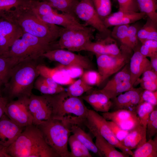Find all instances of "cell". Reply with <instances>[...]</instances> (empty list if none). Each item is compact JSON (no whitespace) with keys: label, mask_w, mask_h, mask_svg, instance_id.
<instances>
[{"label":"cell","mask_w":157,"mask_h":157,"mask_svg":"<svg viewBox=\"0 0 157 157\" xmlns=\"http://www.w3.org/2000/svg\"></svg>","instance_id":"obj_54"},{"label":"cell","mask_w":157,"mask_h":157,"mask_svg":"<svg viewBox=\"0 0 157 157\" xmlns=\"http://www.w3.org/2000/svg\"><path fill=\"white\" fill-rule=\"evenodd\" d=\"M141 28L140 25L135 24L129 25L127 31V39L129 46L134 51L139 49L140 42L138 36V32Z\"/></svg>","instance_id":"obj_36"},{"label":"cell","mask_w":157,"mask_h":157,"mask_svg":"<svg viewBox=\"0 0 157 157\" xmlns=\"http://www.w3.org/2000/svg\"><path fill=\"white\" fill-rule=\"evenodd\" d=\"M42 81L49 87L58 90L61 92L65 91L61 85L58 83L51 78L39 75Z\"/></svg>","instance_id":"obj_49"},{"label":"cell","mask_w":157,"mask_h":157,"mask_svg":"<svg viewBox=\"0 0 157 157\" xmlns=\"http://www.w3.org/2000/svg\"><path fill=\"white\" fill-rule=\"evenodd\" d=\"M37 68L40 75L50 78L61 85H70L75 81L66 73L62 65L51 68L40 63Z\"/></svg>","instance_id":"obj_22"},{"label":"cell","mask_w":157,"mask_h":157,"mask_svg":"<svg viewBox=\"0 0 157 157\" xmlns=\"http://www.w3.org/2000/svg\"><path fill=\"white\" fill-rule=\"evenodd\" d=\"M142 75L141 78L138 79L136 82L138 81L139 83L141 81H157V72L153 69L146 71Z\"/></svg>","instance_id":"obj_48"},{"label":"cell","mask_w":157,"mask_h":157,"mask_svg":"<svg viewBox=\"0 0 157 157\" xmlns=\"http://www.w3.org/2000/svg\"><path fill=\"white\" fill-rule=\"evenodd\" d=\"M119 10L138 12V7L136 0H117Z\"/></svg>","instance_id":"obj_43"},{"label":"cell","mask_w":157,"mask_h":157,"mask_svg":"<svg viewBox=\"0 0 157 157\" xmlns=\"http://www.w3.org/2000/svg\"><path fill=\"white\" fill-rule=\"evenodd\" d=\"M81 78L87 84L92 87L98 86L103 82L101 76L99 72L92 70L84 72Z\"/></svg>","instance_id":"obj_40"},{"label":"cell","mask_w":157,"mask_h":157,"mask_svg":"<svg viewBox=\"0 0 157 157\" xmlns=\"http://www.w3.org/2000/svg\"><path fill=\"white\" fill-rule=\"evenodd\" d=\"M28 107L33 117V124L36 126L43 121L61 118L49 94L37 95L32 93L29 98Z\"/></svg>","instance_id":"obj_9"},{"label":"cell","mask_w":157,"mask_h":157,"mask_svg":"<svg viewBox=\"0 0 157 157\" xmlns=\"http://www.w3.org/2000/svg\"><path fill=\"white\" fill-rule=\"evenodd\" d=\"M8 102L7 99L0 94V119L4 114L5 108Z\"/></svg>","instance_id":"obj_51"},{"label":"cell","mask_w":157,"mask_h":157,"mask_svg":"<svg viewBox=\"0 0 157 157\" xmlns=\"http://www.w3.org/2000/svg\"><path fill=\"white\" fill-rule=\"evenodd\" d=\"M21 0H0V17L4 13L15 8Z\"/></svg>","instance_id":"obj_47"},{"label":"cell","mask_w":157,"mask_h":157,"mask_svg":"<svg viewBox=\"0 0 157 157\" xmlns=\"http://www.w3.org/2000/svg\"><path fill=\"white\" fill-rule=\"evenodd\" d=\"M81 97L68 95L65 91L61 93V107L64 118L72 125H83L88 108Z\"/></svg>","instance_id":"obj_10"},{"label":"cell","mask_w":157,"mask_h":157,"mask_svg":"<svg viewBox=\"0 0 157 157\" xmlns=\"http://www.w3.org/2000/svg\"><path fill=\"white\" fill-rule=\"evenodd\" d=\"M129 63L131 81L133 85L144 72L153 69L150 61L141 53L139 49L134 51Z\"/></svg>","instance_id":"obj_20"},{"label":"cell","mask_w":157,"mask_h":157,"mask_svg":"<svg viewBox=\"0 0 157 157\" xmlns=\"http://www.w3.org/2000/svg\"><path fill=\"white\" fill-rule=\"evenodd\" d=\"M53 8L76 17L75 10L78 0H43Z\"/></svg>","instance_id":"obj_29"},{"label":"cell","mask_w":157,"mask_h":157,"mask_svg":"<svg viewBox=\"0 0 157 157\" xmlns=\"http://www.w3.org/2000/svg\"><path fill=\"white\" fill-rule=\"evenodd\" d=\"M146 15L143 13L119 10L110 14L103 21L105 25L108 28L111 26L129 24L135 23L144 18Z\"/></svg>","instance_id":"obj_18"},{"label":"cell","mask_w":157,"mask_h":157,"mask_svg":"<svg viewBox=\"0 0 157 157\" xmlns=\"http://www.w3.org/2000/svg\"><path fill=\"white\" fill-rule=\"evenodd\" d=\"M150 63L152 68L157 72V53L150 57Z\"/></svg>","instance_id":"obj_52"},{"label":"cell","mask_w":157,"mask_h":157,"mask_svg":"<svg viewBox=\"0 0 157 157\" xmlns=\"http://www.w3.org/2000/svg\"><path fill=\"white\" fill-rule=\"evenodd\" d=\"M147 141L146 128L140 124L130 130L127 135L121 142L131 150L140 147Z\"/></svg>","instance_id":"obj_23"},{"label":"cell","mask_w":157,"mask_h":157,"mask_svg":"<svg viewBox=\"0 0 157 157\" xmlns=\"http://www.w3.org/2000/svg\"><path fill=\"white\" fill-rule=\"evenodd\" d=\"M95 137V144L103 157H128L129 156L119 151L115 147L109 143L99 133L94 132L92 133Z\"/></svg>","instance_id":"obj_24"},{"label":"cell","mask_w":157,"mask_h":157,"mask_svg":"<svg viewBox=\"0 0 157 157\" xmlns=\"http://www.w3.org/2000/svg\"><path fill=\"white\" fill-rule=\"evenodd\" d=\"M157 133V108L154 107L151 113L146 127L147 138L152 139Z\"/></svg>","instance_id":"obj_41"},{"label":"cell","mask_w":157,"mask_h":157,"mask_svg":"<svg viewBox=\"0 0 157 157\" xmlns=\"http://www.w3.org/2000/svg\"><path fill=\"white\" fill-rule=\"evenodd\" d=\"M7 147L0 144V157H11L7 152Z\"/></svg>","instance_id":"obj_53"},{"label":"cell","mask_w":157,"mask_h":157,"mask_svg":"<svg viewBox=\"0 0 157 157\" xmlns=\"http://www.w3.org/2000/svg\"><path fill=\"white\" fill-rule=\"evenodd\" d=\"M133 87V85L131 81H129L123 82L108 88H102L99 90L110 99H113Z\"/></svg>","instance_id":"obj_33"},{"label":"cell","mask_w":157,"mask_h":157,"mask_svg":"<svg viewBox=\"0 0 157 157\" xmlns=\"http://www.w3.org/2000/svg\"><path fill=\"white\" fill-rule=\"evenodd\" d=\"M101 114L107 120L113 122L124 130L129 131L140 124L135 111L118 110Z\"/></svg>","instance_id":"obj_15"},{"label":"cell","mask_w":157,"mask_h":157,"mask_svg":"<svg viewBox=\"0 0 157 157\" xmlns=\"http://www.w3.org/2000/svg\"><path fill=\"white\" fill-rule=\"evenodd\" d=\"M34 88L44 94H54L62 92L58 90L49 87L42 81L39 75L35 81Z\"/></svg>","instance_id":"obj_42"},{"label":"cell","mask_w":157,"mask_h":157,"mask_svg":"<svg viewBox=\"0 0 157 157\" xmlns=\"http://www.w3.org/2000/svg\"><path fill=\"white\" fill-rule=\"evenodd\" d=\"M72 133L89 150L97 156L103 157L102 154L93 141L92 137L88 133L84 131L80 126L72 125L71 127Z\"/></svg>","instance_id":"obj_25"},{"label":"cell","mask_w":157,"mask_h":157,"mask_svg":"<svg viewBox=\"0 0 157 157\" xmlns=\"http://www.w3.org/2000/svg\"><path fill=\"white\" fill-rule=\"evenodd\" d=\"M149 139L140 147L136 149L131 156L133 157H157V137Z\"/></svg>","instance_id":"obj_28"},{"label":"cell","mask_w":157,"mask_h":157,"mask_svg":"<svg viewBox=\"0 0 157 157\" xmlns=\"http://www.w3.org/2000/svg\"><path fill=\"white\" fill-rule=\"evenodd\" d=\"M119 48L120 53L116 55L94 54L98 72L103 82L129 63L133 51L129 46L122 44Z\"/></svg>","instance_id":"obj_6"},{"label":"cell","mask_w":157,"mask_h":157,"mask_svg":"<svg viewBox=\"0 0 157 157\" xmlns=\"http://www.w3.org/2000/svg\"><path fill=\"white\" fill-rule=\"evenodd\" d=\"M62 65L66 73L72 78L81 76L84 73V69L79 67Z\"/></svg>","instance_id":"obj_46"},{"label":"cell","mask_w":157,"mask_h":157,"mask_svg":"<svg viewBox=\"0 0 157 157\" xmlns=\"http://www.w3.org/2000/svg\"><path fill=\"white\" fill-rule=\"evenodd\" d=\"M72 125L64 120L52 119L37 126L45 142L60 157H70L68 144Z\"/></svg>","instance_id":"obj_5"},{"label":"cell","mask_w":157,"mask_h":157,"mask_svg":"<svg viewBox=\"0 0 157 157\" xmlns=\"http://www.w3.org/2000/svg\"><path fill=\"white\" fill-rule=\"evenodd\" d=\"M141 88L144 90L155 91L157 90V81H148L140 82Z\"/></svg>","instance_id":"obj_50"},{"label":"cell","mask_w":157,"mask_h":157,"mask_svg":"<svg viewBox=\"0 0 157 157\" xmlns=\"http://www.w3.org/2000/svg\"><path fill=\"white\" fill-rule=\"evenodd\" d=\"M87 92L81 97L90 104L94 110L102 113L109 111L111 109L112 101L106 95L99 90H93Z\"/></svg>","instance_id":"obj_21"},{"label":"cell","mask_w":157,"mask_h":157,"mask_svg":"<svg viewBox=\"0 0 157 157\" xmlns=\"http://www.w3.org/2000/svg\"><path fill=\"white\" fill-rule=\"evenodd\" d=\"M71 149L70 157H92L89 150L74 135H70L68 141Z\"/></svg>","instance_id":"obj_30"},{"label":"cell","mask_w":157,"mask_h":157,"mask_svg":"<svg viewBox=\"0 0 157 157\" xmlns=\"http://www.w3.org/2000/svg\"><path fill=\"white\" fill-rule=\"evenodd\" d=\"M137 35L139 40L151 39L157 40V23L147 17L146 23L140 28Z\"/></svg>","instance_id":"obj_31"},{"label":"cell","mask_w":157,"mask_h":157,"mask_svg":"<svg viewBox=\"0 0 157 157\" xmlns=\"http://www.w3.org/2000/svg\"><path fill=\"white\" fill-rule=\"evenodd\" d=\"M92 88V86L87 84L81 78L69 85L66 92L69 96L80 97Z\"/></svg>","instance_id":"obj_34"},{"label":"cell","mask_w":157,"mask_h":157,"mask_svg":"<svg viewBox=\"0 0 157 157\" xmlns=\"http://www.w3.org/2000/svg\"></svg>","instance_id":"obj_55"},{"label":"cell","mask_w":157,"mask_h":157,"mask_svg":"<svg viewBox=\"0 0 157 157\" xmlns=\"http://www.w3.org/2000/svg\"><path fill=\"white\" fill-rule=\"evenodd\" d=\"M83 124L92 133L94 132L99 133L123 153L129 156H132L133 154L131 150L123 145L116 138L110 128L107 120L97 112L88 109L87 117Z\"/></svg>","instance_id":"obj_8"},{"label":"cell","mask_w":157,"mask_h":157,"mask_svg":"<svg viewBox=\"0 0 157 157\" xmlns=\"http://www.w3.org/2000/svg\"><path fill=\"white\" fill-rule=\"evenodd\" d=\"M108 126L116 138L121 142L128 134L129 131L124 130L113 121H107Z\"/></svg>","instance_id":"obj_44"},{"label":"cell","mask_w":157,"mask_h":157,"mask_svg":"<svg viewBox=\"0 0 157 157\" xmlns=\"http://www.w3.org/2000/svg\"><path fill=\"white\" fill-rule=\"evenodd\" d=\"M39 18L46 22L67 29H80L86 26L81 24L76 17L65 13L60 14L57 11Z\"/></svg>","instance_id":"obj_17"},{"label":"cell","mask_w":157,"mask_h":157,"mask_svg":"<svg viewBox=\"0 0 157 157\" xmlns=\"http://www.w3.org/2000/svg\"><path fill=\"white\" fill-rule=\"evenodd\" d=\"M43 56L64 66H76L88 70H92L93 67L92 63L88 57L64 49L49 50L44 53Z\"/></svg>","instance_id":"obj_13"},{"label":"cell","mask_w":157,"mask_h":157,"mask_svg":"<svg viewBox=\"0 0 157 157\" xmlns=\"http://www.w3.org/2000/svg\"><path fill=\"white\" fill-rule=\"evenodd\" d=\"M29 98L23 97L8 101L4 114L13 122L22 127L33 124V117L28 107Z\"/></svg>","instance_id":"obj_12"},{"label":"cell","mask_w":157,"mask_h":157,"mask_svg":"<svg viewBox=\"0 0 157 157\" xmlns=\"http://www.w3.org/2000/svg\"><path fill=\"white\" fill-rule=\"evenodd\" d=\"M19 62L13 58L0 56V94L8 81L13 68Z\"/></svg>","instance_id":"obj_26"},{"label":"cell","mask_w":157,"mask_h":157,"mask_svg":"<svg viewBox=\"0 0 157 157\" xmlns=\"http://www.w3.org/2000/svg\"><path fill=\"white\" fill-rule=\"evenodd\" d=\"M145 102L154 106L157 105V90L151 91L143 90L141 94V102Z\"/></svg>","instance_id":"obj_45"},{"label":"cell","mask_w":157,"mask_h":157,"mask_svg":"<svg viewBox=\"0 0 157 157\" xmlns=\"http://www.w3.org/2000/svg\"><path fill=\"white\" fill-rule=\"evenodd\" d=\"M136 0L140 12L144 13L147 17L157 23V0Z\"/></svg>","instance_id":"obj_32"},{"label":"cell","mask_w":157,"mask_h":157,"mask_svg":"<svg viewBox=\"0 0 157 157\" xmlns=\"http://www.w3.org/2000/svg\"><path fill=\"white\" fill-rule=\"evenodd\" d=\"M7 151L11 157H60L33 124L25 127Z\"/></svg>","instance_id":"obj_3"},{"label":"cell","mask_w":157,"mask_h":157,"mask_svg":"<svg viewBox=\"0 0 157 157\" xmlns=\"http://www.w3.org/2000/svg\"></svg>","instance_id":"obj_56"},{"label":"cell","mask_w":157,"mask_h":157,"mask_svg":"<svg viewBox=\"0 0 157 157\" xmlns=\"http://www.w3.org/2000/svg\"><path fill=\"white\" fill-rule=\"evenodd\" d=\"M99 16L103 21L110 14L112 10L110 0H91Z\"/></svg>","instance_id":"obj_37"},{"label":"cell","mask_w":157,"mask_h":157,"mask_svg":"<svg viewBox=\"0 0 157 157\" xmlns=\"http://www.w3.org/2000/svg\"><path fill=\"white\" fill-rule=\"evenodd\" d=\"M155 106L148 103L143 102L140 103L136 108L135 112L140 123L146 128L150 115Z\"/></svg>","instance_id":"obj_35"},{"label":"cell","mask_w":157,"mask_h":157,"mask_svg":"<svg viewBox=\"0 0 157 157\" xmlns=\"http://www.w3.org/2000/svg\"><path fill=\"white\" fill-rule=\"evenodd\" d=\"M144 89L133 87L113 99L111 108L114 111L126 110L135 112L138 105L141 103V97Z\"/></svg>","instance_id":"obj_14"},{"label":"cell","mask_w":157,"mask_h":157,"mask_svg":"<svg viewBox=\"0 0 157 157\" xmlns=\"http://www.w3.org/2000/svg\"><path fill=\"white\" fill-rule=\"evenodd\" d=\"M21 38L14 42L7 52L0 56L13 58L20 62L40 59L47 51L56 49V42L50 43L24 32Z\"/></svg>","instance_id":"obj_4"},{"label":"cell","mask_w":157,"mask_h":157,"mask_svg":"<svg viewBox=\"0 0 157 157\" xmlns=\"http://www.w3.org/2000/svg\"><path fill=\"white\" fill-rule=\"evenodd\" d=\"M20 62L13 69L10 78L2 89L1 94L8 101L15 99L29 98L34 83L40 75L37 68L40 60Z\"/></svg>","instance_id":"obj_2"},{"label":"cell","mask_w":157,"mask_h":157,"mask_svg":"<svg viewBox=\"0 0 157 157\" xmlns=\"http://www.w3.org/2000/svg\"><path fill=\"white\" fill-rule=\"evenodd\" d=\"M75 14L86 24L98 32V40L111 37V31L105 25L96 11L91 0H80L75 10Z\"/></svg>","instance_id":"obj_11"},{"label":"cell","mask_w":157,"mask_h":157,"mask_svg":"<svg viewBox=\"0 0 157 157\" xmlns=\"http://www.w3.org/2000/svg\"><path fill=\"white\" fill-rule=\"evenodd\" d=\"M23 33L16 24L6 19L0 20V37H6L14 42L21 37Z\"/></svg>","instance_id":"obj_27"},{"label":"cell","mask_w":157,"mask_h":157,"mask_svg":"<svg viewBox=\"0 0 157 157\" xmlns=\"http://www.w3.org/2000/svg\"><path fill=\"white\" fill-rule=\"evenodd\" d=\"M14 8L5 13L3 17L18 25L23 32L50 43L59 38L63 28L42 20L33 11L27 0H21Z\"/></svg>","instance_id":"obj_1"},{"label":"cell","mask_w":157,"mask_h":157,"mask_svg":"<svg viewBox=\"0 0 157 157\" xmlns=\"http://www.w3.org/2000/svg\"><path fill=\"white\" fill-rule=\"evenodd\" d=\"M95 29L85 26L80 29L63 28L57 41V49H67L71 51H83L86 44L94 38Z\"/></svg>","instance_id":"obj_7"},{"label":"cell","mask_w":157,"mask_h":157,"mask_svg":"<svg viewBox=\"0 0 157 157\" xmlns=\"http://www.w3.org/2000/svg\"><path fill=\"white\" fill-rule=\"evenodd\" d=\"M142 44L139 51L145 57L151 56L157 53V40L151 39L140 40Z\"/></svg>","instance_id":"obj_38"},{"label":"cell","mask_w":157,"mask_h":157,"mask_svg":"<svg viewBox=\"0 0 157 157\" xmlns=\"http://www.w3.org/2000/svg\"><path fill=\"white\" fill-rule=\"evenodd\" d=\"M24 128L16 124L4 114L0 119V144L8 147L15 141Z\"/></svg>","instance_id":"obj_16"},{"label":"cell","mask_w":157,"mask_h":157,"mask_svg":"<svg viewBox=\"0 0 157 157\" xmlns=\"http://www.w3.org/2000/svg\"><path fill=\"white\" fill-rule=\"evenodd\" d=\"M129 25V24H126L115 26L111 31V37L119 40L121 44L129 46L127 31Z\"/></svg>","instance_id":"obj_39"},{"label":"cell","mask_w":157,"mask_h":157,"mask_svg":"<svg viewBox=\"0 0 157 157\" xmlns=\"http://www.w3.org/2000/svg\"><path fill=\"white\" fill-rule=\"evenodd\" d=\"M94 54L116 55L120 52L115 39L111 36L104 39L97 40L95 42H89L85 46L84 50Z\"/></svg>","instance_id":"obj_19"}]
</instances>
